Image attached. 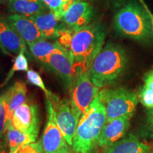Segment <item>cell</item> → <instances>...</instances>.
<instances>
[{"mask_svg": "<svg viewBox=\"0 0 153 153\" xmlns=\"http://www.w3.org/2000/svg\"><path fill=\"white\" fill-rule=\"evenodd\" d=\"M150 150V145L140 142L133 134L128 133L118 142L104 149V153H148Z\"/></svg>", "mask_w": 153, "mask_h": 153, "instance_id": "cell-16", "label": "cell"}, {"mask_svg": "<svg viewBox=\"0 0 153 153\" xmlns=\"http://www.w3.org/2000/svg\"><path fill=\"white\" fill-rule=\"evenodd\" d=\"M26 51H22L16 55V58H15L14 65L11 67V70H9V73L7 74V77L2 84H1V87H4L7 85L9 82V80L11 79L14 74L16 72L19 71H28V63L26 57L25 56L24 53Z\"/></svg>", "mask_w": 153, "mask_h": 153, "instance_id": "cell-21", "label": "cell"}, {"mask_svg": "<svg viewBox=\"0 0 153 153\" xmlns=\"http://www.w3.org/2000/svg\"><path fill=\"white\" fill-rule=\"evenodd\" d=\"M11 14L30 17L47 9L41 0H8Z\"/></svg>", "mask_w": 153, "mask_h": 153, "instance_id": "cell-18", "label": "cell"}, {"mask_svg": "<svg viewBox=\"0 0 153 153\" xmlns=\"http://www.w3.org/2000/svg\"><path fill=\"white\" fill-rule=\"evenodd\" d=\"M106 38L104 26L99 23L72 30L65 26L61 29L57 41L70 53L74 71L88 72L97 55L103 48Z\"/></svg>", "mask_w": 153, "mask_h": 153, "instance_id": "cell-1", "label": "cell"}, {"mask_svg": "<svg viewBox=\"0 0 153 153\" xmlns=\"http://www.w3.org/2000/svg\"><path fill=\"white\" fill-rule=\"evenodd\" d=\"M94 16L93 6L87 1L74 2L69 7L61 22L69 29L75 30L91 24Z\"/></svg>", "mask_w": 153, "mask_h": 153, "instance_id": "cell-11", "label": "cell"}, {"mask_svg": "<svg viewBox=\"0 0 153 153\" xmlns=\"http://www.w3.org/2000/svg\"><path fill=\"white\" fill-rule=\"evenodd\" d=\"M131 118L124 116L106 121L101 130L98 146L105 149L123 138L128 131Z\"/></svg>", "mask_w": 153, "mask_h": 153, "instance_id": "cell-12", "label": "cell"}, {"mask_svg": "<svg viewBox=\"0 0 153 153\" xmlns=\"http://www.w3.org/2000/svg\"><path fill=\"white\" fill-rule=\"evenodd\" d=\"M98 97L106 111V121L124 116L132 117L138 103L136 94L123 87L104 88Z\"/></svg>", "mask_w": 153, "mask_h": 153, "instance_id": "cell-5", "label": "cell"}, {"mask_svg": "<svg viewBox=\"0 0 153 153\" xmlns=\"http://www.w3.org/2000/svg\"><path fill=\"white\" fill-rule=\"evenodd\" d=\"M44 66L60 76L66 88H70L74 74V68L72 57L64 47L53 53Z\"/></svg>", "mask_w": 153, "mask_h": 153, "instance_id": "cell-10", "label": "cell"}, {"mask_svg": "<svg viewBox=\"0 0 153 153\" xmlns=\"http://www.w3.org/2000/svg\"><path fill=\"white\" fill-rule=\"evenodd\" d=\"M128 57L120 45L107 43L97 55L88 71L94 85L105 88L117 82L126 72Z\"/></svg>", "mask_w": 153, "mask_h": 153, "instance_id": "cell-2", "label": "cell"}, {"mask_svg": "<svg viewBox=\"0 0 153 153\" xmlns=\"http://www.w3.org/2000/svg\"><path fill=\"white\" fill-rule=\"evenodd\" d=\"M42 2L48 9L52 11L58 21L61 22L62 16L68 11L69 7L63 1V0H41Z\"/></svg>", "mask_w": 153, "mask_h": 153, "instance_id": "cell-22", "label": "cell"}, {"mask_svg": "<svg viewBox=\"0 0 153 153\" xmlns=\"http://www.w3.org/2000/svg\"><path fill=\"white\" fill-rule=\"evenodd\" d=\"M5 19L18 35L24 40L27 45L45 39L42 36L35 23L29 17L12 14L5 17Z\"/></svg>", "mask_w": 153, "mask_h": 153, "instance_id": "cell-13", "label": "cell"}, {"mask_svg": "<svg viewBox=\"0 0 153 153\" xmlns=\"http://www.w3.org/2000/svg\"><path fill=\"white\" fill-rule=\"evenodd\" d=\"M0 47L4 51L18 55L26 51V43L10 26L7 19L0 16Z\"/></svg>", "mask_w": 153, "mask_h": 153, "instance_id": "cell-14", "label": "cell"}, {"mask_svg": "<svg viewBox=\"0 0 153 153\" xmlns=\"http://www.w3.org/2000/svg\"><path fill=\"white\" fill-rule=\"evenodd\" d=\"M50 101L53 108L55 122L67 143L72 147L80 117L72 109L68 99H60L55 96Z\"/></svg>", "mask_w": 153, "mask_h": 153, "instance_id": "cell-7", "label": "cell"}, {"mask_svg": "<svg viewBox=\"0 0 153 153\" xmlns=\"http://www.w3.org/2000/svg\"><path fill=\"white\" fill-rule=\"evenodd\" d=\"M8 0H0V4H3V3H5L6 1H7Z\"/></svg>", "mask_w": 153, "mask_h": 153, "instance_id": "cell-33", "label": "cell"}, {"mask_svg": "<svg viewBox=\"0 0 153 153\" xmlns=\"http://www.w3.org/2000/svg\"><path fill=\"white\" fill-rule=\"evenodd\" d=\"M26 76H27V79L30 84L36 86V87H38V88H40V89L45 93V97H46L47 99L52 100L55 96H56L47 89L43 81V79H42V77L38 72H36L35 70H28L27 74H26Z\"/></svg>", "mask_w": 153, "mask_h": 153, "instance_id": "cell-23", "label": "cell"}, {"mask_svg": "<svg viewBox=\"0 0 153 153\" xmlns=\"http://www.w3.org/2000/svg\"><path fill=\"white\" fill-rule=\"evenodd\" d=\"M148 153H153V149H152V150H150V152H149Z\"/></svg>", "mask_w": 153, "mask_h": 153, "instance_id": "cell-34", "label": "cell"}, {"mask_svg": "<svg viewBox=\"0 0 153 153\" xmlns=\"http://www.w3.org/2000/svg\"><path fill=\"white\" fill-rule=\"evenodd\" d=\"M85 1V0H63V1H64V2L69 7H70V6L74 2H77V1Z\"/></svg>", "mask_w": 153, "mask_h": 153, "instance_id": "cell-31", "label": "cell"}, {"mask_svg": "<svg viewBox=\"0 0 153 153\" xmlns=\"http://www.w3.org/2000/svg\"><path fill=\"white\" fill-rule=\"evenodd\" d=\"M6 93L7 99V127H9L15 110L26 101L27 88L24 82L16 81Z\"/></svg>", "mask_w": 153, "mask_h": 153, "instance_id": "cell-17", "label": "cell"}, {"mask_svg": "<svg viewBox=\"0 0 153 153\" xmlns=\"http://www.w3.org/2000/svg\"><path fill=\"white\" fill-rule=\"evenodd\" d=\"M9 148L7 144L6 136L4 135H0V153H9Z\"/></svg>", "mask_w": 153, "mask_h": 153, "instance_id": "cell-28", "label": "cell"}, {"mask_svg": "<svg viewBox=\"0 0 153 153\" xmlns=\"http://www.w3.org/2000/svg\"><path fill=\"white\" fill-rule=\"evenodd\" d=\"M46 108L47 122L41 141L44 153H72L73 150L67 143L57 126L51 101L47 99Z\"/></svg>", "mask_w": 153, "mask_h": 153, "instance_id": "cell-8", "label": "cell"}, {"mask_svg": "<svg viewBox=\"0 0 153 153\" xmlns=\"http://www.w3.org/2000/svg\"><path fill=\"white\" fill-rule=\"evenodd\" d=\"M19 153H44L41 141L25 145L21 148Z\"/></svg>", "mask_w": 153, "mask_h": 153, "instance_id": "cell-27", "label": "cell"}, {"mask_svg": "<svg viewBox=\"0 0 153 153\" xmlns=\"http://www.w3.org/2000/svg\"><path fill=\"white\" fill-rule=\"evenodd\" d=\"M114 27L121 36L137 41L153 38V27L148 13L142 5L131 1L118 11Z\"/></svg>", "mask_w": 153, "mask_h": 153, "instance_id": "cell-4", "label": "cell"}, {"mask_svg": "<svg viewBox=\"0 0 153 153\" xmlns=\"http://www.w3.org/2000/svg\"><path fill=\"white\" fill-rule=\"evenodd\" d=\"M21 148H22V147H21ZM21 148H18L15 149V150H9V153H19Z\"/></svg>", "mask_w": 153, "mask_h": 153, "instance_id": "cell-32", "label": "cell"}, {"mask_svg": "<svg viewBox=\"0 0 153 153\" xmlns=\"http://www.w3.org/2000/svg\"><path fill=\"white\" fill-rule=\"evenodd\" d=\"M7 99L6 91L0 96V135L7 130Z\"/></svg>", "mask_w": 153, "mask_h": 153, "instance_id": "cell-24", "label": "cell"}, {"mask_svg": "<svg viewBox=\"0 0 153 153\" xmlns=\"http://www.w3.org/2000/svg\"><path fill=\"white\" fill-rule=\"evenodd\" d=\"M145 85L150 88L153 91V70H151L150 72H149L145 74Z\"/></svg>", "mask_w": 153, "mask_h": 153, "instance_id": "cell-29", "label": "cell"}, {"mask_svg": "<svg viewBox=\"0 0 153 153\" xmlns=\"http://www.w3.org/2000/svg\"><path fill=\"white\" fill-rule=\"evenodd\" d=\"M139 100L148 109L153 108V91L148 86L144 85L139 91Z\"/></svg>", "mask_w": 153, "mask_h": 153, "instance_id": "cell-25", "label": "cell"}, {"mask_svg": "<svg viewBox=\"0 0 153 153\" xmlns=\"http://www.w3.org/2000/svg\"><path fill=\"white\" fill-rule=\"evenodd\" d=\"M5 133L6 140H7L9 150H14L25 145L35 143L38 137L35 135L23 133V132L16 129L12 126L11 123L9 124Z\"/></svg>", "mask_w": 153, "mask_h": 153, "instance_id": "cell-20", "label": "cell"}, {"mask_svg": "<svg viewBox=\"0 0 153 153\" xmlns=\"http://www.w3.org/2000/svg\"><path fill=\"white\" fill-rule=\"evenodd\" d=\"M69 92L70 106L81 118L98 96L99 88L94 85L88 72L75 70Z\"/></svg>", "mask_w": 153, "mask_h": 153, "instance_id": "cell-6", "label": "cell"}, {"mask_svg": "<svg viewBox=\"0 0 153 153\" xmlns=\"http://www.w3.org/2000/svg\"><path fill=\"white\" fill-rule=\"evenodd\" d=\"M106 123V111L97 96L87 111L80 118L72 145L74 152L91 153L96 150L99 147L101 130Z\"/></svg>", "mask_w": 153, "mask_h": 153, "instance_id": "cell-3", "label": "cell"}, {"mask_svg": "<svg viewBox=\"0 0 153 153\" xmlns=\"http://www.w3.org/2000/svg\"><path fill=\"white\" fill-rule=\"evenodd\" d=\"M140 3L141 4V5L143 6V7H144V9H145V11H147V13H148L149 17H150V20H151V23H152V27H153V14L152 12H151L150 9L148 8V7L147 6L146 4L144 1V0H139Z\"/></svg>", "mask_w": 153, "mask_h": 153, "instance_id": "cell-30", "label": "cell"}, {"mask_svg": "<svg viewBox=\"0 0 153 153\" xmlns=\"http://www.w3.org/2000/svg\"><path fill=\"white\" fill-rule=\"evenodd\" d=\"M29 18L35 23L45 39L58 38L61 29L64 27L59 25L60 21L52 11L48 9Z\"/></svg>", "mask_w": 153, "mask_h": 153, "instance_id": "cell-15", "label": "cell"}, {"mask_svg": "<svg viewBox=\"0 0 153 153\" xmlns=\"http://www.w3.org/2000/svg\"><path fill=\"white\" fill-rule=\"evenodd\" d=\"M11 124L23 133L38 137L40 123L37 106L31 101L21 105L14 112Z\"/></svg>", "mask_w": 153, "mask_h": 153, "instance_id": "cell-9", "label": "cell"}, {"mask_svg": "<svg viewBox=\"0 0 153 153\" xmlns=\"http://www.w3.org/2000/svg\"><path fill=\"white\" fill-rule=\"evenodd\" d=\"M142 135L145 138L153 141V108L148 109L142 128Z\"/></svg>", "mask_w": 153, "mask_h": 153, "instance_id": "cell-26", "label": "cell"}, {"mask_svg": "<svg viewBox=\"0 0 153 153\" xmlns=\"http://www.w3.org/2000/svg\"><path fill=\"white\" fill-rule=\"evenodd\" d=\"M30 51L33 56L44 66L48 57L57 49L62 47L57 41H48L43 39L35 43L28 44Z\"/></svg>", "mask_w": 153, "mask_h": 153, "instance_id": "cell-19", "label": "cell"}]
</instances>
